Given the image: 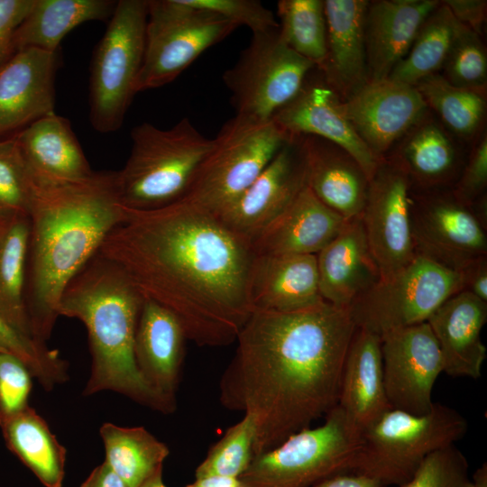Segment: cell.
<instances>
[{"label":"cell","instance_id":"obj_1","mask_svg":"<svg viewBox=\"0 0 487 487\" xmlns=\"http://www.w3.org/2000/svg\"><path fill=\"white\" fill-rule=\"evenodd\" d=\"M124 210L98 253L118 265L145 299L171 311L188 340L199 346L235 342L253 313L252 243L185 199Z\"/></svg>","mask_w":487,"mask_h":487},{"label":"cell","instance_id":"obj_2","mask_svg":"<svg viewBox=\"0 0 487 487\" xmlns=\"http://www.w3.org/2000/svg\"><path fill=\"white\" fill-rule=\"evenodd\" d=\"M355 329L347 308L326 301L292 312L251 314L220 380L219 398L226 409L253 418V457L337 405Z\"/></svg>","mask_w":487,"mask_h":487},{"label":"cell","instance_id":"obj_3","mask_svg":"<svg viewBox=\"0 0 487 487\" xmlns=\"http://www.w3.org/2000/svg\"><path fill=\"white\" fill-rule=\"evenodd\" d=\"M32 181L25 303L33 338L46 344L66 286L98 253L125 210L116 171H96L74 183Z\"/></svg>","mask_w":487,"mask_h":487},{"label":"cell","instance_id":"obj_4","mask_svg":"<svg viewBox=\"0 0 487 487\" xmlns=\"http://www.w3.org/2000/svg\"><path fill=\"white\" fill-rule=\"evenodd\" d=\"M144 297L115 262L96 253L66 286L59 316L86 326L92 357L83 394H123L162 413L173 410L148 385L134 358V338Z\"/></svg>","mask_w":487,"mask_h":487},{"label":"cell","instance_id":"obj_5","mask_svg":"<svg viewBox=\"0 0 487 487\" xmlns=\"http://www.w3.org/2000/svg\"><path fill=\"white\" fill-rule=\"evenodd\" d=\"M130 155L116 171L118 196L124 208L157 209L187 194L213 139L184 117L169 129L142 123L131 132Z\"/></svg>","mask_w":487,"mask_h":487},{"label":"cell","instance_id":"obj_6","mask_svg":"<svg viewBox=\"0 0 487 487\" xmlns=\"http://www.w3.org/2000/svg\"><path fill=\"white\" fill-rule=\"evenodd\" d=\"M467 429L466 419L457 410L439 402L424 415L390 408L362 432L351 473L384 486H400L429 454L455 445Z\"/></svg>","mask_w":487,"mask_h":487},{"label":"cell","instance_id":"obj_7","mask_svg":"<svg viewBox=\"0 0 487 487\" xmlns=\"http://www.w3.org/2000/svg\"><path fill=\"white\" fill-rule=\"evenodd\" d=\"M290 136L272 119L234 115L213 139L181 199L217 216L256 179Z\"/></svg>","mask_w":487,"mask_h":487},{"label":"cell","instance_id":"obj_8","mask_svg":"<svg viewBox=\"0 0 487 487\" xmlns=\"http://www.w3.org/2000/svg\"><path fill=\"white\" fill-rule=\"evenodd\" d=\"M317 427H307L253 458L238 478L242 487H312L351 473L361 434L336 405Z\"/></svg>","mask_w":487,"mask_h":487},{"label":"cell","instance_id":"obj_9","mask_svg":"<svg viewBox=\"0 0 487 487\" xmlns=\"http://www.w3.org/2000/svg\"><path fill=\"white\" fill-rule=\"evenodd\" d=\"M238 26L187 0H147L145 49L135 93L177 78L205 51Z\"/></svg>","mask_w":487,"mask_h":487},{"label":"cell","instance_id":"obj_10","mask_svg":"<svg viewBox=\"0 0 487 487\" xmlns=\"http://www.w3.org/2000/svg\"><path fill=\"white\" fill-rule=\"evenodd\" d=\"M147 0L116 2L94 54L89 84L90 122L100 133L121 127L136 94L145 49Z\"/></svg>","mask_w":487,"mask_h":487},{"label":"cell","instance_id":"obj_11","mask_svg":"<svg viewBox=\"0 0 487 487\" xmlns=\"http://www.w3.org/2000/svg\"><path fill=\"white\" fill-rule=\"evenodd\" d=\"M463 290L459 271L424 256L381 279L347 308L357 328L380 337L427 322L450 297Z\"/></svg>","mask_w":487,"mask_h":487},{"label":"cell","instance_id":"obj_12","mask_svg":"<svg viewBox=\"0 0 487 487\" xmlns=\"http://www.w3.org/2000/svg\"><path fill=\"white\" fill-rule=\"evenodd\" d=\"M315 68L282 41L277 29L253 34L222 78L235 115L268 121L296 96Z\"/></svg>","mask_w":487,"mask_h":487},{"label":"cell","instance_id":"obj_13","mask_svg":"<svg viewBox=\"0 0 487 487\" xmlns=\"http://www.w3.org/2000/svg\"><path fill=\"white\" fill-rule=\"evenodd\" d=\"M410 197L416 254L456 271L487 255V225L452 188L410 190Z\"/></svg>","mask_w":487,"mask_h":487},{"label":"cell","instance_id":"obj_14","mask_svg":"<svg viewBox=\"0 0 487 487\" xmlns=\"http://www.w3.org/2000/svg\"><path fill=\"white\" fill-rule=\"evenodd\" d=\"M410 190L407 176L388 159H381L369 181L361 218L381 279L392 275L416 256Z\"/></svg>","mask_w":487,"mask_h":487},{"label":"cell","instance_id":"obj_15","mask_svg":"<svg viewBox=\"0 0 487 487\" xmlns=\"http://www.w3.org/2000/svg\"><path fill=\"white\" fill-rule=\"evenodd\" d=\"M383 381L391 409L424 415L433 407L434 384L444 365L427 322L381 336Z\"/></svg>","mask_w":487,"mask_h":487},{"label":"cell","instance_id":"obj_16","mask_svg":"<svg viewBox=\"0 0 487 487\" xmlns=\"http://www.w3.org/2000/svg\"><path fill=\"white\" fill-rule=\"evenodd\" d=\"M307 186L302 137L291 135L256 179L217 216L253 244Z\"/></svg>","mask_w":487,"mask_h":487},{"label":"cell","instance_id":"obj_17","mask_svg":"<svg viewBox=\"0 0 487 487\" xmlns=\"http://www.w3.org/2000/svg\"><path fill=\"white\" fill-rule=\"evenodd\" d=\"M341 108L358 136L380 160L428 109L414 86L390 78L368 80L341 102Z\"/></svg>","mask_w":487,"mask_h":487},{"label":"cell","instance_id":"obj_18","mask_svg":"<svg viewBox=\"0 0 487 487\" xmlns=\"http://www.w3.org/2000/svg\"><path fill=\"white\" fill-rule=\"evenodd\" d=\"M468 151L427 109L383 157L408 178L411 190L452 188Z\"/></svg>","mask_w":487,"mask_h":487},{"label":"cell","instance_id":"obj_19","mask_svg":"<svg viewBox=\"0 0 487 487\" xmlns=\"http://www.w3.org/2000/svg\"><path fill=\"white\" fill-rule=\"evenodd\" d=\"M310 73L296 96L271 119L289 135L317 136L342 147L358 161L370 180L381 160L345 116L339 96L324 81L319 71V77H310Z\"/></svg>","mask_w":487,"mask_h":487},{"label":"cell","instance_id":"obj_20","mask_svg":"<svg viewBox=\"0 0 487 487\" xmlns=\"http://www.w3.org/2000/svg\"><path fill=\"white\" fill-rule=\"evenodd\" d=\"M57 51H17L0 67V135L55 113Z\"/></svg>","mask_w":487,"mask_h":487},{"label":"cell","instance_id":"obj_21","mask_svg":"<svg viewBox=\"0 0 487 487\" xmlns=\"http://www.w3.org/2000/svg\"><path fill=\"white\" fill-rule=\"evenodd\" d=\"M187 340L176 316L144 298L134 338L135 362L144 381L173 411Z\"/></svg>","mask_w":487,"mask_h":487},{"label":"cell","instance_id":"obj_22","mask_svg":"<svg viewBox=\"0 0 487 487\" xmlns=\"http://www.w3.org/2000/svg\"><path fill=\"white\" fill-rule=\"evenodd\" d=\"M316 259L320 295L336 307L348 308L381 279L361 216L346 220Z\"/></svg>","mask_w":487,"mask_h":487},{"label":"cell","instance_id":"obj_23","mask_svg":"<svg viewBox=\"0 0 487 487\" xmlns=\"http://www.w3.org/2000/svg\"><path fill=\"white\" fill-rule=\"evenodd\" d=\"M368 4L367 0H324L326 51L322 66L316 69L342 101L369 80L364 40Z\"/></svg>","mask_w":487,"mask_h":487},{"label":"cell","instance_id":"obj_24","mask_svg":"<svg viewBox=\"0 0 487 487\" xmlns=\"http://www.w3.org/2000/svg\"><path fill=\"white\" fill-rule=\"evenodd\" d=\"M487 321V302L461 290L427 319L438 344L444 370L452 377L478 379L486 359L481 332Z\"/></svg>","mask_w":487,"mask_h":487},{"label":"cell","instance_id":"obj_25","mask_svg":"<svg viewBox=\"0 0 487 487\" xmlns=\"http://www.w3.org/2000/svg\"><path fill=\"white\" fill-rule=\"evenodd\" d=\"M437 0L369 1L364 17V40L369 80L389 78L408 53Z\"/></svg>","mask_w":487,"mask_h":487},{"label":"cell","instance_id":"obj_26","mask_svg":"<svg viewBox=\"0 0 487 487\" xmlns=\"http://www.w3.org/2000/svg\"><path fill=\"white\" fill-rule=\"evenodd\" d=\"M14 139L34 180L74 183L88 179L96 172L69 121L55 113L29 124Z\"/></svg>","mask_w":487,"mask_h":487},{"label":"cell","instance_id":"obj_27","mask_svg":"<svg viewBox=\"0 0 487 487\" xmlns=\"http://www.w3.org/2000/svg\"><path fill=\"white\" fill-rule=\"evenodd\" d=\"M249 298L253 312H292L325 301L319 291L316 255H255Z\"/></svg>","mask_w":487,"mask_h":487},{"label":"cell","instance_id":"obj_28","mask_svg":"<svg viewBox=\"0 0 487 487\" xmlns=\"http://www.w3.org/2000/svg\"><path fill=\"white\" fill-rule=\"evenodd\" d=\"M345 219L307 186L253 242L256 255L318 253L343 228Z\"/></svg>","mask_w":487,"mask_h":487},{"label":"cell","instance_id":"obj_29","mask_svg":"<svg viewBox=\"0 0 487 487\" xmlns=\"http://www.w3.org/2000/svg\"><path fill=\"white\" fill-rule=\"evenodd\" d=\"M308 187L329 208L345 220L362 215L369 179L358 161L337 144L313 135H301Z\"/></svg>","mask_w":487,"mask_h":487},{"label":"cell","instance_id":"obj_30","mask_svg":"<svg viewBox=\"0 0 487 487\" xmlns=\"http://www.w3.org/2000/svg\"><path fill=\"white\" fill-rule=\"evenodd\" d=\"M381 343L379 335L356 327L344 363L337 405L360 434L391 408Z\"/></svg>","mask_w":487,"mask_h":487},{"label":"cell","instance_id":"obj_31","mask_svg":"<svg viewBox=\"0 0 487 487\" xmlns=\"http://www.w3.org/2000/svg\"><path fill=\"white\" fill-rule=\"evenodd\" d=\"M116 2L109 0H35L15 31V51L37 48L57 51L64 36L79 24L111 17Z\"/></svg>","mask_w":487,"mask_h":487},{"label":"cell","instance_id":"obj_32","mask_svg":"<svg viewBox=\"0 0 487 487\" xmlns=\"http://www.w3.org/2000/svg\"><path fill=\"white\" fill-rule=\"evenodd\" d=\"M29 238V216L1 217L0 317L19 334L35 340L25 303Z\"/></svg>","mask_w":487,"mask_h":487},{"label":"cell","instance_id":"obj_33","mask_svg":"<svg viewBox=\"0 0 487 487\" xmlns=\"http://www.w3.org/2000/svg\"><path fill=\"white\" fill-rule=\"evenodd\" d=\"M0 427L7 448L45 487H62L66 448L34 409L28 406Z\"/></svg>","mask_w":487,"mask_h":487},{"label":"cell","instance_id":"obj_34","mask_svg":"<svg viewBox=\"0 0 487 487\" xmlns=\"http://www.w3.org/2000/svg\"><path fill=\"white\" fill-rule=\"evenodd\" d=\"M427 108L460 142L469 146L485 130L486 93L455 87L439 73L415 86Z\"/></svg>","mask_w":487,"mask_h":487},{"label":"cell","instance_id":"obj_35","mask_svg":"<svg viewBox=\"0 0 487 487\" xmlns=\"http://www.w3.org/2000/svg\"><path fill=\"white\" fill-rule=\"evenodd\" d=\"M100 436L105 461L128 487H141L170 454L168 446L143 427H124L104 423Z\"/></svg>","mask_w":487,"mask_h":487},{"label":"cell","instance_id":"obj_36","mask_svg":"<svg viewBox=\"0 0 487 487\" xmlns=\"http://www.w3.org/2000/svg\"><path fill=\"white\" fill-rule=\"evenodd\" d=\"M456 20L440 1L421 24L408 53L389 78L415 86L421 79L441 71L454 36Z\"/></svg>","mask_w":487,"mask_h":487},{"label":"cell","instance_id":"obj_37","mask_svg":"<svg viewBox=\"0 0 487 487\" xmlns=\"http://www.w3.org/2000/svg\"><path fill=\"white\" fill-rule=\"evenodd\" d=\"M277 16L282 41L320 68L326 51L324 0H280Z\"/></svg>","mask_w":487,"mask_h":487},{"label":"cell","instance_id":"obj_38","mask_svg":"<svg viewBox=\"0 0 487 487\" xmlns=\"http://www.w3.org/2000/svg\"><path fill=\"white\" fill-rule=\"evenodd\" d=\"M439 74L455 87L486 93L487 52L482 36L456 21Z\"/></svg>","mask_w":487,"mask_h":487},{"label":"cell","instance_id":"obj_39","mask_svg":"<svg viewBox=\"0 0 487 487\" xmlns=\"http://www.w3.org/2000/svg\"><path fill=\"white\" fill-rule=\"evenodd\" d=\"M255 427L253 418L244 414L230 427L197 467L196 479L208 476L239 478L253 457Z\"/></svg>","mask_w":487,"mask_h":487},{"label":"cell","instance_id":"obj_40","mask_svg":"<svg viewBox=\"0 0 487 487\" xmlns=\"http://www.w3.org/2000/svg\"><path fill=\"white\" fill-rule=\"evenodd\" d=\"M0 345L19 358L46 391L69 380L68 363L45 343L27 338L0 317Z\"/></svg>","mask_w":487,"mask_h":487},{"label":"cell","instance_id":"obj_41","mask_svg":"<svg viewBox=\"0 0 487 487\" xmlns=\"http://www.w3.org/2000/svg\"><path fill=\"white\" fill-rule=\"evenodd\" d=\"M32 194V178L14 137L0 142V217L29 216Z\"/></svg>","mask_w":487,"mask_h":487},{"label":"cell","instance_id":"obj_42","mask_svg":"<svg viewBox=\"0 0 487 487\" xmlns=\"http://www.w3.org/2000/svg\"><path fill=\"white\" fill-rule=\"evenodd\" d=\"M399 487H473V482L466 457L452 445L429 454Z\"/></svg>","mask_w":487,"mask_h":487},{"label":"cell","instance_id":"obj_43","mask_svg":"<svg viewBox=\"0 0 487 487\" xmlns=\"http://www.w3.org/2000/svg\"><path fill=\"white\" fill-rule=\"evenodd\" d=\"M32 377L19 358L0 351V426L29 406Z\"/></svg>","mask_w":487,"mask_h":487},{"label":"cell","instance_id":"obj_44","mask_svg":"<svg viewBox=\"0 0 487 487\" xmlns=\"http://www.w3.org/2000/svg\"><path fill=\"white\" fill-rule=\"evenodd\" d=\"M208 9L239 26H246L253 34L279 29L274 14L258 0H187Z\"/></svg>","mask_w":487,"mask_h":487},{"label":"cell","instance_id":"obj_45","mask_svg":"<svg viewBox=\"0 0 487 487\" xmlns=\"http://www.w3.org/2000/svg\"><path fill=\"white\" fill-rule=\"evenodd\" d=\"M461 174L452 188L455 197L467 205L487 195V134L484 130L470 145Z\"/></svg>","mask_w":487,"mask_h":487},{"label":"cell","instance_id":"obj_46","mask_svg":"<svg viewBox=\"0 0 487 487\" xmlns=\"http://www.w3.org/2000/svg\"><path fill=\"white\" fill-rule=\"evenodd\" d=\"M35 0H0V67L16 51L15 31L29 14Z\"/></svg>","mask_w":487,"mask_h":487},{"label":"cell","instance_id":"obj_47","mask_svg":"<svg viewBox=\"0 0 487 487\" xmlns=\"http://www.w3.org/2000/svg\"><path fill=\"white\" fill-rule=\"evenodd\" d=\"M442 2L449 8L458 23L482 36L487 14V1L446 0Z\"/></svg>","mask_w":487,"mask_h":487},{"label":"cell","instance_id":"obj_48","mask_svg":"<svg viewBox=\"0 0 487 487\" xmlns=\"http://www.w3.org/2000/svg\"><path fill=\"white\" fill-rule=\"evenodd\" d=\"M459 273L463 290L487 302V255L475 258L466 263Z\"/></svg>","mask_w":487,"mask_h":487},{"label":"cell","instance_id":"obj_49","mask_svg":"<svg viewBox=\"0 0 487 487\" xmlns=\"http://www.w3.org/2000/svg\"><path fill=\"white\" fill-rule=\"evenodd\" d=\"M80 487H128L123 479L104 461L96 466Z\"/></svg>","mask_w":487,"mask_h":487},{"label":"cell","instance_id":"obj_50","mask_svg":"<svg viewBox=\"0 0 487 487\" xmlns=\"http://www.w3.org/2000/svg\"><path fill=\"white\" fill-rule=\"evenodd\" d=\"M312 487H386L378 480L356 473H340L328 477Z\"/></svg>","mask_w":487,"mask_h":487},{"label":"cell","instance_id":"obj_51","mask_svg":"<svg viewBox=\"0 0 487 487\" xmlns=\"http://www.w3.org/2000/svg\"><path fill=\"white\" fill-rule=\"evenodd\" d=\"M185 487H242L238 478L225 476H208L196 479Z\"/></svg>","mask_w":487,"mask_h":487},{"label":"cell","instance_id":"obj_52","mask_svg":"<svg viewBox=\"0 0 487 487\" xmlns=\"http://www.w3.org/2000/svg\"><path fill=\"white\" fill-rule=\"evenodd\" d=\"M473 487H487V464L484 462L473 473L472 477Z\"/></svg>","mask_w":487,"mask_h":487},{"label":"cell","instance_id":"obj_53","mask_svg":"<svg viewBox=\"0 0 487 487\" xmlns=\"http://www.w3.org/2000/svg\"><path fill=\"white\" fill-rule=\"evenodd\" d=\"M162 469L163 466L159 468L141 487H166L162 480Z\"/></svg>","mask_w":487,"mask_h":487},{"label":"cell","instance_id":"obj_54","mask_svg":"<svg viewBox=\"0 0 487 487\" xmlns=\"http://www.w3.org/2000/svg\"><path fill=\"white\" fill-rule=\"evenodd\" d=\"M0 351H6L0 345Z\"/></svg>","mask_w":487,"mask_h":487},{"label":"cell","instance_id":"obj_55","mask_svg":"<svg viewBox=\"0 0 487 487\" xmlns=\"http://www.w3.org/2000/svg\"><path fill=\"white\" fill-rule=\"evenodd\" d=\"M0 219H1V217H0Z\"/></svg>","mask_w":487,"mask_h":487}]
</instances>
